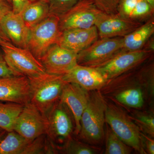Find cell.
Returning a JSON list of instances; mask_svg holds the SVG:
<instances>
[{"label": "cell", "instance_id": "obj_11", "mask_svg": "<svg viewBox=\"0 0 154 154\" xmlns=\"http://www.w3.org/2000/svg\"><path fill=\"white\" fill-rule=\"evenodd\" d=\"M47 118L30 102L24 105L15 121L14 131L29 141L46 134Z\"/></svg>", "mask_w": 154, "mask_h": 154}, {"label": "cell", "instance_id": "obj_13", "mask_svg": "<svg viewBox=\"0 0 154 154\" xmlns=\"http://www.w3.org/2000/svg\"><path fill=\"white\" fill-rule=\"evenodd\" d=\"M45 72L63 75L77 64V54L55 44L49 48L40 60Z\"/></svg>", "mask_w": 154, "mask_h": 154}, {"label": "cell", "instance_id": "obj_33", "mask_svg": "<svg viewBox=\"0 0 154 154\" xmlns=\"http://www.w3.org/2000/svg\"><path fill=\"white\" fill-rule=\"evenodd\" d=\"M7 42H11L0 26V45Z\"/></svg>", "mask_w": 154, "mask_h": 154}, {"label": "cell", "instance_id": "obj_30", "mask_svg": "<svg viewBox=\"0 0 154 154\" xmlns=\"http://www.w3.org/2000/svg\"><path fill=\"white\" fill-rule=\"evenodd\" d=\"M142 141L144 149L146 153L154 154V140L153 138L150 137L143 133L141 132Z\"/></svg>", "mask_w": 154, "mask_h": 154}, {"label": "cell", "instance_id": "obj_12", "mask_svg": "<svg viewBox=\"0 0 154 154\" xmlns=\"http://www.w3.org/2000/svg\"><path fill=\"white\" fill-rule=\"evenodd\" d=\"M131 21L119 15L102 12L97 18L96 26L99 38H114L126 36L142 25Z\"/></svg>", "mask_w": 154, "mask_h": 154}, {"label": "cell", "instance_id": "obj_26", "mask_svg": "<svg viewBox=\"0 0 154 154\" xmlns=\"http://www.w3.org/2000/svg\"><path fill=\"white\" fill-rule=\"evenodd\" d=\"M97 148L81 142L71 137L58 150L64 154H95L98 152Z\"/></svg>", "mask_w": 154, "mask_h": 154}, {"label": "cell", "instance_id": "obj_2", "mask_svg": "<svg viewBox=\"0 0 154 154\" xmlns=\"http://www.w3.org/2000/svg\"><path fill=\"white\" fill-rule=\"evenodd\" d=\"M107 102L99 90L89 91L88 104L81 119L79 137L90 144L102 143L105 137L104 126Z\"/></svg>", "mask_w": 154, "mask_h": 154}, {"label": "cell", "instance_id": "obj_35", "mask_svg": "<svg viewBox=\"0 0 154 154\" xmlns=\"http://www.w3.org/2000/svg\"><path fill=\"white\" fill-rule=\"evenodd\" d=\"M30 2H35V1H42V2H45L49 3L50 0H29Z\"/></svg>", "mask_w": 154, "mask_h": 154}, {"label": "cell", "instance_id": "obj_32", "mask_svg": "<svg viewBox=\"0 0 154 154\" xmlns=\"http://www.w3.org/2000/svg\"><path fill=\"white\" fill-rule=\"evenodd\" d=\"M12 11V5L6 0H0V20L6 14Z\"/></svg>", "mask_w": 154, "mask_h": 154}, {"label": "cell", "instance_id": "obj_1", "mask_svg": "<svg viewBox=\"0 0 154 154\" xmlns=\"http://www.w3.org/2000/svg\"><path fill=\"white\" fill-rule=\"evenodd\" d=\"M102 96L125 107L141 109L153 99L154 65L148 60L134 69L109 80L99 90Z\"/></svg>", "mask_w": 154, "mask_h": 154}, {"label": "cell", "instance_id": "obj_27", "mask_svg": "<svg viewBox=\"0 0 154 154\" xmlns=\"http://www.w3.org/2000/svg\"><path fill=\"white\" fill-rule=\"evenodd\" d=\"M80 0H50L49 14L60 17L72 8Z\"/></svg>", "mask_w": 154, "mask_h": 154}, {"label": "cell", "instance_id": "obj_29", "mask_svg": "<svg viewBox=\"0 0 154 154\" xmlns=\"http://www.w3.org/2000/svg\"><path fill=\"white\" fill-rule=\"evenodd\" d=\"M15 76L19 75L13 71L9 67L5 59L3 52L0 51V78Z\"/></svg>", "mask_w": 154, "mask_h": 154}, {"label": "cell", "instance_id": "obj_31", "mask_svg": "<svg viewBox=\"0 0 154 154\" xmlns=\"http://www.w3.org/2000/svg\"><path fill=\"white\" fill-rule=\"evenodd\" d=\"M12 11L16 14H19L30 2L29 0H11Z\"/></svg>", "mask_w": 154, "mask_h": 154}, {"label": "cell", "instance_id": "obj_24", "mask_svg": "<svg viewBox=\"0 0 154 154\" xmlns=\"http://www.w3.org/2000/svg\"><path fill=\"white\" fill-rule=\"evenodd\" d=\"M105 154H129L132 149L125 143L109 126L105 133Z\"/></svg>", "mask_w": 154, "mask_h": 154}, {"label": "cell", "instance_id": "obj_36", "mask_svg": "<svg viewBox=\"0 0 154 154\" xmlns=\"http://www.w3.org/2000/svg\"><path fill=\"white\" fill-rule=\"evenodd\" d=\"M146 1L148 2L153 7H154V0H146Z\"/></svg>", "mask_w": 154, "mask_h": 154}, {"label": "cell", "instance_id": "obj_8", "mask_svg": "<svg viewBox=\"0 0 154 154\" xmlns=\"http://www.w3.org/2000/svg\"><path fill=\"white\" fill-rule=\"evenodd\" d=\"M123 51V37L99 38L77 54V63L94 67Z\"/></svg>", "mask_w": 154, "mask_h": 154}, {"label": "cell", "instance_id": "obj_28", "mask_svg": "<svg viewBox=\"0 0 154 154\" xmlns=\"http://www.w3.org/2000/svg\"><path fill=\"white\" fill-rule=\"evenodd\" d=\"M98 8L107 14H117L119 0H93Z\"/></svg>", "mask_w": 154, "mask_h": 154}, {"label": "cell", "instance_id": "obj_17", "mask_svg": "<svg viewBox=\"0 0 154 154\" xmlns=\"http://www.w3.org/2000/svg\"><path fill=\"white\" fill-rule=\"evenodd\" d=\"M96 26L88 28H72L61 31L57 44L76 53L86 49L99 38Z\"/></svg>", "mask_w": 154, "mask_h": 154}, {"label": "cell", "instance_id": "obj_5", "mask_svg": "<svg viewBox=\"0 0 154 154\" xmlns=\"http://www.w3.org/2000/svg\"><path fill=\"white\" fill-rule=\"evenodd\" d=\"M60 17L50 14L44 20L30 28L27 49L38 60L54 45L57 44L61 31Z\"/></svg>", "mask_w": 154, "mask_h": 154}, {"label": "cell", "instance_id": "obj_21", "mask_svg": "<svg viewBox=\"0 0 154 154\" xmlns=\"http://www.w3.org/2000/svg\"><path fill=\"white\" fill-rule=\"evenodd\" d=\"M19 14L27 26L30 28L49 15V5L42 1L30 2Z\"/></svg>", "mask_w": 154, "mask_h": 154}, {"label": "cell", "instance_id": "obj_25", "mask_svg": "<svg viewBox=\"0 0 154 154\" xmlns=\"http://www.w3.org/2000/svg\"><path fill=\"white\" fill-rule=\"evenodd\" d=\"M130 116L139 128L141 131L152 138L154 137V117L153 111H135Z\"/></svg>", "mask_w": 154, "mask_h": 154}, {"label": "cell", "instance_id": "obj_3", "mask_svg": "<svg viewBox=\"0 0 154 154\" xmlns=\"http://www.w3.org/2000/svg\"><path fill=\"white\" fill-rule=\"evenodd\" d=\"M30 82V102L45 117L60 99L67 82L62 75L48 74L28 78Z\"/></svg>", "mask_w": 154, "mask_h": 154}, {"label": "cell", "instance_id": "obj_20", "mask_svg": "<svg viewBox=\"0 0 154 154\" xmlns=\"http://www.w3.org/2000/svg\"><path fill=\"white\" fill-rule=\"evenodd\" d=\"M154 33V17H151L131 33L123 37L125 51L143 49Z\"/></svg>", "mask_w": 154, "mask_h": 154}, {"label": "cell", "instance_id": "obj_18", "mask_svg": "<svg viewBox=\"0 0 154 154\" xmlns=\"http://www.w3.org/2000/svg\"><path fill=\"white\" fill-rule=\"evenodd\" d=\"M0 26L13 44L27 48L30 28L20 14L10 11L0 20Z\"/></svg>", "mask_w": 154, "mask_h": 154}, {"label": "cell", "instance_id": "obj_9", "mask_svg": "<svg viewBox=\"0 0 154 154\" xmlns=\"http://www.w3.org/2000/svg\"><path fill=\"white\" fill-rule=\"evenodd\" d=\"M46 118L48 123L46 135L58 150L60 145H62V146L72 137L75 129L73 118L68 108L60 100L53 107Z\"/></svg>", "mask_w": 154, "mask_h": 154}, {"label": "cell", "instance_id": "obj_4", "mask_svg": "<svg viewBox=\"0 0 154 154\" xmlns=\"http://www.w3.org/2000/svg\"><path fill=\"white\" fill-rule=\"evenodd\" d=\"M105 119V122L125 143L138 153L146 154L143 145L140 130L121 107L107 102Z\"/></svg>", "mask_w": 154, "mask_h": 154}, {"label": "cell", "instance_id": "obj_38", "mask_svg": "<svg viewBox=\"0 0 154 154\" xmlns=\"http://www.w3.org/2000/svg\"><path fill=\"white\" fill-rule=\"evenodd\" d=\"M4 130H3L2 129V128H0V133L3 132V131H4Z\"/></svg>", "mask_w": 154, "mask_h": 154}, {"label": "cell", "instance_id": "obj_23", "mask_svg": "<svg viewBox=\"0 0 154 154\" xmlns=\"http://www.w3.org/2000/svg\"><path fill=\"white\" fill-rule=\"evenodd\" d=\"M23 107L18 103L0 101V128L6 132L14 130L15 121Z\"/></svg>", "mask_w": 154, "mask_h": 154}, {"label": "cell", "instance_id": "obj_16", "mask_svg": "<svg viewBox=\"0 0 154 154\" xmlns=\"http://www.w3.org/2000/svg\"><path fill=\"white\" fill-rule=\"evenodd\" d=\"M62 76L67 82L76 84L88 91L100 90L108 81L95 68L78 64Z\"/></svg>", "mask_w": 154, "mask_h": 154}, {"label": "cell", "instance_id": "obj_15", "mask_svg": "<svg viewBox=\"0 0 154 154\" xmlns=\"http://www.w3.org/2000/svg\"><path fill=\"white\" fill-rule=\"evenodd\" d=\"M30 82L24 76L0 78V101L25 105L30 102Z\"/></svg>", "mask_w": 154, "mask_h": 154}, {"label": "cell", "instance_id": "obj_14", "mask_svg": "<svg viewBox=\"0 0 154 154\" xmlns=\"http://www.w3.org/2000/svg\"><path fill=\"white\" fill-rule=\"evenodd\" d=\"M89 91L73 83L66 82L64 86L60 99L70 111L75 122L74 133L78 135L81 129V119L87 106Z\"/></svg>", "mask_w": 154, "mask_h": 154}, {"label": "cell", "instance_id": "obj_22", "mask_svg": "<svg viewBox=\"0 0 154 154\" xmlns=\"http://www.w3.org/2000/svg\"><path fill=\"white\" fill-rule=\"evenodd\" d=\"M0 141V154H23L30 141L14 131Z\"/></svg>", "mask_w": 154, "mask_h": 154}, {"label": "cell", "instance_id": "obj_37", "mask_svg": "<svg viewBox=\"0 0 154 154\" xmlns=\"http://www.w3.org/2000/svg\"><path fill=\"white\" fill-rule=\"evenodd\" d=\"M6 1L11 5V2H11V0H6Z\"/></svg>", "mask_w": 154, "mask_h": 154}, {"label": "cell", "instance_id": "obj_19", "mask_svg": "<svg viewBox=\"0 0 154 154\" xmlns=\"http://www.w3.org/2000/svg\"><path fill=\"white\" fill-rule=\"evenodd\" d=\"M117 11L125 19L142 23L154 17V7L146 0H119Z\"/></svg>", "mask_w": 154, "mask_h": 154}, {"label": "cell", "instance_id": "obj_7", "mask_svg": "<svg viewBox=\"0 0 154 154\" xmlns=\"http://www.w3.org/2000/svg\"><path fill=\"white\" fill-rule=\"evenodd\" d=\"M153 53L154 50L146 47L135 51H123L94 67L109 81L143 64L152 57Z\"/></svg>", "mask_w": 154, "mask_h": 154}, {"label": "cell", "instance_id": "obj_6", "mask_svg": "<svg viewBox=\"0 0 154 154\" xmlns=\"http://www.w3.org/2000/svg\"><path fill=\"white\" fill-rule=\"evenodd\" d=\"M9 67L18 75L35 78L46 73L42 64L27 48L18 47L11 42L0 45Z\"/></svg>", "mask_w": 154, "mask_h": 154}, {"label": "cell", "instance_id": "obj_34", "mask_svg": "<svg viewBox=\"0 0 154 154\" xmlns=\"http://www.w3.org/2000/svg\"><path fill=\"white\" fill-rule=\"evenodd\" d=\"M6 131H4L3 132L0 133V141L2 140V139L3 138V137L5 135V134Z\"/></svg>", "mask_w": 154, "mask_h": 154}, {"label": "cell", "instance_id": "obj_10", "mask_svg": "<svg viewBox=\"0 0 154 154\" xmlns=\"http://www.w3.org/2000/svg\"><path fill=\"white\" fill-rule=\"evenodd\" d=\"M102 12L93 0H80L72 8L60 17L61 31L72 28H88L95 25Z\"/></svg>", "mask_w": 154, "mask_h": 154}]
</instances>
